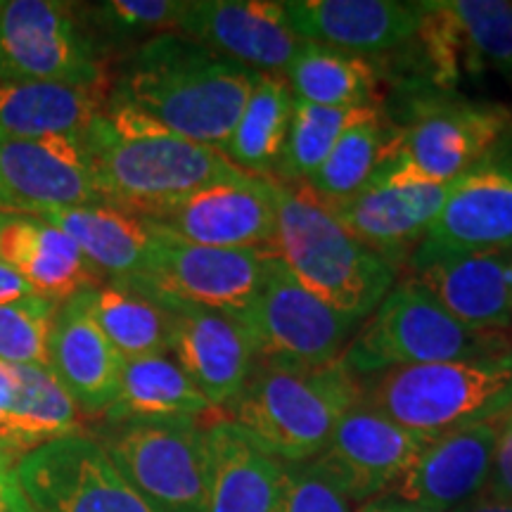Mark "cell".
Masks as SVG:
<instances>
[{"instance_id":"cell-1","label":"cell","mask_w":512,"mask_h":512,"mask_svg":"<svg viewBox=\"0 0 512 512\" xmlns=\"http://www.w3.org/2000/svg\"><path fill=\"white\" fill-rule=\"evenodd\" d=\"M259 79L254 69L166 31L128 53L105 102L221 152Z\"/></svg>"},{"instance_id":"cell-2","label":"cell","mask_w":512,"mask_h":512,"mask_svg":"<svg viewBox=\"0 0 512 512\" xmlns=\"http://www.w3.org/2000/svg\"><path fill=\"white\" fill-rule=\"evenodd\" d=\"M83 143L102 200L138 219L245 174L219 150L107 102L83 133Z\"/></svg>"},{"instance_id":"cell-3","label":"cell","mask_w":512,"mask_h":512,"mask_svg":"<svg viewBox=\"0 0 512 512\" xmlns=\"http://www.w3.org/2000/svg\"><path fill=\"white\" fill-rule=\"evenodd\" d=\"M361 399V380L342 358L320 366L256 361L228 420L268 456L299 465L328 446L337 422Z\"/></svg>"},{"instance_id":"cell-4","label":"cell","mask_w":512,"mask_h":512,"mask_svg":"<svg viewBox=\"0 0 512 512\" xmlns=\"http://www.w3.org/2000/svg\"><path fill=\"white\" fill-rule=\"evenodd\" d=\"M273 254L304 290L363 323L399 283V268L354 238L304 185L275 183Z\"/></svg>"},{"instance_id":"cell-5","label":"cell","mask_w":512,"mask_h":512,"mask_svg":"<svg viewBox=\"0 0 512 512\" xmlns=\"http://www.w3.org/2000/svg\"><path fill=\"white\" fill-rule=\"evenodd\" d=\"M361 387L375 411L425 437L501 422L512 413V349L387 370Z\"/></svg>"},{"instance_id":"cell-6","label":"cell","mask_w":512,"mask_h":512,"mask_svg":"<svg viewBox=\"0 0 512 512\" xmlns=\"http://www.w3.org/2000/svg\"><path fill=\"white\" fill-rule=\"evenodd\" d=\"M512 349L503 332H477L448 316L415 278H403L363 320L342 354L358 380L387 370L465 361Z\"/></svg>"},{"instance_id":"cell-7","label":"cell","mask_w":512,"mask_h":512,"mask_svg":"<svg viewBox=\"0 0 512 512\" xmlns=\"http://www.w3.org/2000/svg\"><path fill=\"white\" fill-rule=\"evenodd\" d=\"M98 441L155 512H207V425L200 420L117 422Z\"/></svg>"},{"instance_id":"cell-8","label":"cell","mask_w":512,"mask_h":512,"mask_svg":"<svg viewBox=\"0 0 512 512\" xmlns=\"http://www.w3.org/2000/svg\"><path fill=\"white\" fill-rule=\"evenodd\" d=\"M512 112L451 93H420L408 100L406 121L392 126L387 157L437 183H453L508 147Z\"/></svg>"},{"instance_id":"cell-9","label":"cell","mask_w":512,"mask_h":512,"mask_svg":"<svg viewBox=\"0 0 512 512\" xmlns=\"http://www.w3.org/2000/svg\"><path fill=\"white\" fill-rule=\"evenodd\" d=\"M0 79L105 91L102 48L74 5L0 0Z\"/></svg>"},{"instance_id":"cell-10","label":"cell","mask_w":512,"mask_h":512,"mask_svg":"<svg viewBox=\"0 0 512 512\" xmlns=\"http://www.w3.org/2000/svg\"><path fill=\"white\" fill-rule=\"evenodd\" d=\"M252 339L256 361L320 366L342 358L361 328L294 280L283 261L271 256L266 278L249 309L238 318Z\"/></svg>"},{"instance_id":"cell-11","label":"cell","mask_w":512,"mask_h":512,"mask_svg":"<svg viewBox=\"0 0 512 512\" xmlns=\"http://www.w3.org/2000/svg\"><path fill=\"white\" fill-rule=\"evenodd\" d=\"M15 479L34 512H155L100 441L81 432L24 453Z\"/></svg>"},{"instance_id":"cell-12","label":"cell","mask_w":512,"mask_h":512,"mask_svg":"<svg viewBox=\"0 0 512 512\" xmlns=\"http://www.w3.org/2000/svg\"><path fill=\"white\" fill-rule=\"evenodd\" d=\"M152 235L155 247L147 271L128 283L145 287L157 297L226 313L235 320L252 306L273 256L266 249L190 245L157 230Z\"/></svg>"},{"instance_id":"cell-13","label":"cell","mask_w":512,"mask_h":512,"mask_svg":"<svg viewBox=\"0 0 512 512\" xmlns=\"http://www.w3.org/2000/svg\"><path fill=\"white\" fill-rule=\"evenodd\" d=\"M448 185L384 157L375 176L351 200L325 207L354 238L401 271L444 207Z\"/></svg>"},{"instance_id":"cell-14","label":"cell","mask_w":512,"mask_h":512,"mask_svg":"<svg viewBox=\"0 0 512 512\" xmlns=\"http://www.w3.org/2000/svg\"><path fill=\"white\" fill-rule=\"evenodd\" d=\"M512 247V147L448 185L444 207L408 259L411 273L448 256Z\"/></svg>"},{"instance_id":"cell-15","label":"cell","mask_w":512,"mask_h":512,"mask_svg":"<svg viewBox=\"0 0 512 512\" xmlns=\"http://www.w3.org/2000/svg\"><path fill=\"white\" fill-rule=\"evenodd\" d=\"M140 221L190 245L273 252L278 228L275 181L242 174L233 181L192 192Z\"/></svg>"},{"instance_id":"cell-16","label":"cell","mask_w":512,"mask_h":512,"mask_svg":"<svg viewBox=\"0 0 512 512\" xmlns=\"http://www.w3.org/2000/svg\"><path fill=\"white\" fill-rule=\"evenodd\" d=\"M430 439L361 399L337 422L328 446L309 463L351 503L363 505L389 494Z\"/></svg>"},{"instance_id":"cell-17","label":"cell","mask_w":512,"mask_h":512,"mask_svg":"<svg viewBox=\"0 0 512 512\" xmlns=\"http://www.w3.org/2000/svg\"><path fill=\"white\" fill-rule=\"evenodd\" d=\"M178 34L259 74L285 76L302 41L275 0H188Z\"/></svg>"},{"instance_id":"cell-18","label":"cell","mask_w":512,"mask_h":512,"mask_svg":"<svg viewBox=\"0 0 512 512\" xmlns=\"http://www.w3.org/2000/svg\"><path fill=\"white\" fill-rule=\"evenodd\" d=\"M0 202L27 214L107 204L95 185L83 133L0 143Z\"/></svg>"},{"instance_id":"cell-19","label":"cell","mask_w":512,"mask_h":512,"mask_svg":"<svg viewBox=\"0 0 512 512\" xmlns=\"http://www.w3.org/2000/svg\"><path fill=\"white\" fill-rule=\"evenodd\" d=\"M159 299L171 318V356L214 411H228L238 401L256 363L247 330L226 313Z\"/></svg>"},{"instance_id":"cell-20","label":"cell","mask_w":512,"mask_h":512,"mask_svg":"<svg viewBox=\"0 0 512 512\" xmlns=\"http://www.w3.org/2000/svg\"><path fill=\"white\" fill-rule=\"evenodd\" d=\"M501 422L432 437L389 496L434 512H458L484 496Z\"/></svg>"},{"instance_id":"cell-21","label":"cell","mask_w":512,"mask_h":512,"mask_svg":"<svg viewBox=\"0 0 512 512\" xmlns=\"http://www.w3.org/2000/svg\"><path fill=\"white\" fill-rule=\"evenodd\" d=\"M287 19L299 41L368 57L403 48L420 29V3L401 0H290Z\"/></svg>"},{"instance_id":"cell-22","label":"cell","mask_w":512,"mask_h":512,"mask_svg":"<svg viewBox=\"0 0 512 512\" xmlns=\"http://www.w3.org/2000/svg\"><path fill=\"white\" fill-rule=\"evenodd\" d=\"M48 370L83 415H105L117 399L124 358L95 323L88 287L57 306L48 344Z\"/></svg>"},{"instance_id":"cell-23","label":"cell","mask_w":512,"mask_h":512,"mask_svg":"<svg viewBox=\"0 0 512 512\" xmlns=\"http://www.w3.org/2000/svg\"><path fill=\"white\" fill-rule=\"evenodd\" d=\"M0 264L57 304L102 283L67 233L27 211L0 209Z\"/></svg>"},{"instance_id":"cell-24","label":"cell","mask_w":512,"mask_h":512,"mask_svg":"<svg viewBox=\"0 0 512 512\" xmlns=\"http://www.w3.org/2000/svg\"><path fill=\"white\" fill-rule=\"evenodd\" d=\"M510 268L512 247L448 256L420 268L411 278L460 325L477 332H501L512 325Z\"/></svg>"},{"instance_id":"cell-25","label":"cell","mask_w":512,"mask_h":512,"mask_svg":"<svg viewBox=\"0 0 512 512\" xmlns=\"http://www.w3.org/2000/svg\"><path fill=\"white\" fill-rule=\"evenodd\" d=\"M207 512H278L285 463L252 444L228 418L207 425Z\"/></svg>"},{"instance_id":"cell-26","label":"cell","mask_w":512,"mask_h":512,"mask_svg":"<svg viewBox=\"0 0 512 512\" xmlns=\"http://www.w3.org/2000/svg\"><path fill=\"white\" fill-rule=\"evenodd\" d=\"M38 216L67 233L102 278L138 280L147 271L155 235L138 216L110 204L48 209Z\"/></svg>"},{"instance_id":"cell-27","label":"cell","mask_w":512,"mask_h":512,"mask_svg":"<svg viewBox=\"0 0 512 512\" xmlns=\"http://www.w3.org/2000/svg\"><path fill=\"white\" fill-rule=\"evenodd\" d=\"M100 88L0 79V143L79 136L105 110Z\"/></svg>"},{"instance_id":"cell-28","label":"cell","mask_w":512,"mask_h":512,"mask_svg":"<svg viewBox=\"0 0 512 512\" xmlns=\"http://www.w3.org/2000/svg\"><path fill=\"white\" fill-rule=\"evenodd\" d=\"M214 411L171 354L126 358L105 425L143 420H200Z\"/></svg>"},{"instance_id":"cell-29","label":"cell","mask_w":512,"mask_h":512,"mask_svg":"<svg viewBox=\"0 0 512 512\" xmlns=\"http://www.w3.org/2000/svg\"><path fill=\"white\" fill-rule=\"evenodd\" d=\"M91 313L121 358L171 354V318L164 302L128 280L88 287Z\"/></svg>"},{"instance_id":"cell-30","label":"cell","mask_w":512,"mask_h":512,"mask_svg":"<svg viewBox=\"0 0 512 512\" xmlns=\"http://www.w3.org/2000/svg\"><path fill=\"white\" fill-rule=\"evenodd\" d=\"M294 112V95L283 76L261 74L242 107L221 155L249 176L271 178L283 155Z\"/></svg>"},{"instance_id":"cell-31","label":"cell","mask_w":512,"mask_h":512,"mask_svg":"<svg viewBox=\"0 0 512 512\" xmlns=\"http://www.w3.org/2000/svg\"><path fill=\"white\" fill-rule=\"evenodd\" d=\"M283 79L290 86L294 100L318 107H349V110L377 107L380 79L368 57L302 41V48L294 55Z\"/></svg>"},{"instance_id":"cell-32","label":"cell","mask_w":512,"mask_h":512,"mask_svg":"<svg viewBox=\"0 0 512 512\" xmlns=\"http://www.w3.org/2000/svg\"><path fill=\"white\" fill-rule=\"evenodd\" d=\"M389 138L392 126L384 124L380 107H368L339 136L330 157L304 188L328 207L351 200L380 169L387 157Z\"/></svg>"},{"instance_id":"cell-33","label":"cell","mask_w":512,"mask_h":512,"mask_svg":"<svg viewBox=\"0 0 512 512\" xmlns=\"http://www.w3.org/2000/svg\"><path fill=\"white\" fill-rule=\"evenodd\" d=\"M368 107H318L311 102L294 100V112L287 131L283 155L275 166L273 181L283 185H306L309 178L330 157L339 136Z\"/></svg>"},{"instance_id":"cell-34","label":"cell","mask_w":512,"mask_h":512,"mask_svg":"<svg viewBox=\"0 0 512 512\" xmlns=\"http://www.w3.org/2000/svg\"><path fill=\"white\" fill-rule=\"evenodd\" d=\"M456 22L463 69H484L512 76V3L510 0H444Z\"/></svg>"},{"instance_id":"cell-35","label":"cell","mask_w":512,"mask_h":512,"mask_svg":"<svg viewBox=\"0 0 512 512\" xmlns=\"http://www.w3.org/2000/svg\"><path fill=\"white\" fill-rule=\"evenodd\" d=\"M188 0H107L86 10L83 27L102 48L105 43H133L176 31Z\"/></svg>"},{"instance_id":"cell-36","label":"cell","mask_w":512,"mask_h":512,"mask_svg":"<svg viewBox=\"0 0 512 512\" xmlns=\"http://www.w3.org/2000/svg\"><path fill=\"white\" fill-rule=\"evenodd\" d=\"M57 302L43 294H27L0 304V361L10 366L48 368L50 330Z\"/></svg>"},{"instance_id":"cell-37","label":"cell","mask_w":512,"mask_h":512,"mask_svg":"<svg viewBox=\"0 0 512 512\" xmlns=\"http://www.w3.org/2000/svg\"><path fill=\"white\" fill-rule=\"evenodd\" d=\"M0 444L29 453L41 444V396L27 366L0 361Z\"/></svg>"},{"instance_id":"cell-38","label":"cell","mask_w":512,"mask_h":512,"mask_svg":"<svg viewBox=\"0 0 512 512\" xmlns=\"http://www.w3.org/2000/svg\"><path fill=\"white\" fill-rule=\"evenodd\" d=\"M278 512H354L351 501L311 463L285 465Z\"/></svg>"},{"instance_id":"cell-39","label":"cell","mask_w":512,"mask_h":512,"mask_svg":"<svg viewBox=\"0 0 512 512\" xmlns=\"http://www.w3.org/2000/svg\"><path fill=\"white\" fill-rule=\"evenodd\" d=\"M484 496L512 503V413L505 415L498 427L494 465H491L489 486H486Z\"/></svg>"},{"instance_id":"cell-40","label":"cell","mask_w":512,"mask_h":512,"mask_svg":"<svg viewBox=\"0 0 512 512\" xmlns=\"http://www.w3.org/2000/svg\"><path fill=\"white\" fill-rule=\"evenodd\" d=\"M27 294H38L27 280L19 278L15 271L0 264V304H8L12 299L27 297Z\"/></svg>"},{"instance_id":"cell-41","label":"cell","mask_w":512,"mask_h":512,"mask_svg":"<svg viewBox=\"0 0 512 512\" xmlns=\"http://www.w3.org/2000/svg\"><path fill=\"white\" fill-rule=\"evenodd\" d=\"M356 512H434V510L420 508V505L406 503V501H401V498L384 494L380 498H373V501L363 503Z\"/></svg>"},{"instance_id":"cell-42","label":"cell","mask_w":512,"mask_h":512,"mask_svg":"<svg viewBox=\"0 0 512 512\" xmlns=\"http://www.w3.org/2000/svg\"><path fill=\"white\" fill-rule=\"evenodd\" d=\"M0 512H31L27 498L19 491L15 477L0 484Z\"/></svg>"},{"instance_id":"cell-43","label":"cell","mask_w":512,"mask_h":512,"mask_svg":"<svg viewBox=\"0 0 512 512\" xmlns=\"http://www.w3.org/2000/svg\"><path fill=\"white\" fill-rule=\"evenodd\" d=\"M19 460H22V453H17L15 448L0 444V484L8 482L10 477H15Z\"/></svg>"},{"instance_id":"cell-44","label":"cell","mask_w":512,"mask_h":512,"mask_svg":"<svg viewBox=\"0 0 512 512\" xmlns=\"http://www.w3.org/2000/svg\"><path fill=\"white\" fill-rule=\"evenodd\" d=\"M458 512H512V503L498 501V498H491V496H479L477 501L465 505V508Z\"/></svg>"},{"instance_id":"cell-45","label":"cell","mask_w":512,"mask_h":512,"mask_svg":"<svg viewBox=\"0 0 512 512\" xmlns=\"http://www.w3.org/2000/svg\"><path fill=\"white\" fill-rule=\"evenodd\" d=\"M510 306H512V268H510Z\"/></svg>"},{"instance_id":"cell-46","label":"cell","mask_w":512,"mask_h":512,"mask_svg":"<svg viewBox=\"0 0 512 512\" xmlns=\"http://www.w3.org/2000/svg\"><path fill=\"white\" fill-rule=\"evenodd\" d=\"M0 209H3V202H0Z\"/></svg>"},{"instance_id":"cell-47","label":"cell","mask_w":512,"mask_h":512,"mask_svg":"<svg viewBox=\"0 0 512 512\" xmlns=\"http://www.w3.org/2000/svg\"><path fill=\"white\" fill-rule=\"evenodd\" d=\"M31 512H34V510H31Z\"/></svg>"}]
</instances>
